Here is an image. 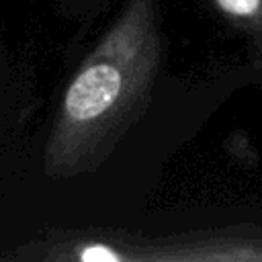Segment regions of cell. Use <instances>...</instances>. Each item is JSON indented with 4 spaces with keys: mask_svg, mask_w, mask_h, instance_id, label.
Instances as JSON below:
<instances>
[{
    "mask_svg": "<svg viewBox=\"0 0 262 262\" xmlns=\"http://www.w3.org/2000/svg\"><path fill=\"white\" fill-rule=\"evenodd\" d=\"M162 59L154 0H129L63 94L57 151L74 162L106 149L141 115Z\"/></svg>",
    "mask_w": 262,
    "mask_h": 262,
    "instance_id": "6da1fadb",
    "label": "cell"
},
{
    "mask_svg": "<svg viewBox=\"0 0 262 262\" xmlns=\"http://www.w3.org/2000/svg\"><path fill=\"white\" fill-rule=\"evenodd\" d=\"M217 8L252 29H262V0H213Z\"/></svg>",
    "mask_w": 262,
    "mask_h": 262,
    "instance_id": "7a4b0ae2",
    "label": "cell"
},
{
    "mask_svg": "<svg viewBox=\"0 0 262 262\" xmlns=\"http://www.w3.org/2000/svg\"><path fill=\"white\" fill-rule=\"evenodd\" d=\"M78 258L80 260H86V262H104V260L115 262V260H121V254L111 244L94 242V244H86L84 248H80Z\"/></svg>",
    "mask_w": 262,
    "mask_h": 262,
    "instance_id": "3957f363",
    "label": "cell"
}]
</instances>
